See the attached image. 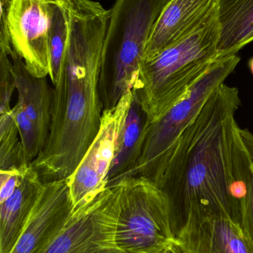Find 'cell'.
I'll list each match as a JSON object with an SVG mask.
<instances>
[{
    "instance_id": "19",
    "label": "cell",
    "mask_w": 253,
    "mask_h": 253,
    "mask_svg": "<svg viewBox=\"0 0 253 253\" xmlns=\"http://www.w3.org/2000/svg\"><path fill=\"white\" fill-rule=\"evenodd\" d=\"M235 170L239 180L241 225L253 246V162L247 152L238 155Z\"/></svg>"
},
{
    "instance_id": "16",
    "label": "cell",
    "mask_w": 253,
    "mask_h": 253,
    "mask_svg": "<svg viewBox=\"0 0 253 253\" xmlns=\"http://www.w3.org/2000/svg\"><path fill=\"white\" fill-rule=\"evenodd\" d=\"M149 123L147 116L134 95L124 126L117 141L115 155L108 175V187L126 178L136 165L142 151L144 135Z\"/></svg>"
},
{
    "instance_id": "17",
    "label": "cell",
    "mask_w": 253,
    "mask_h": 253,
    "mask_svg": "<svg viewBox=\"0 0 253 253\" xmlns=\"http://www.w3.org/2000/svg\"><path fill=\"white\" fill-rule=\"evenodd\" d=\"M14 86H0V169L18 168L25 165L23 148L10 107Z\"/></svg>"
},
{
    "instance_id": "8",
    "label": "cell",
    "mask_w": 253,
    "mask_h": 253,
    "mask_svg": "<svg viewBox=\"0 0 253 253\" xmlns=\"http://www.w3.org/2000/svg\"><path fill=\"white\" fill-rule=\"evenodd\" d=\"M118 212L114 184L74 211L62 231L43 253H129L116 241Z\"/></svg>"
},
{
    "instance_id": "5",
    "label": "cell",
    "mask_w": 253,
    "mask_h": 253,
    "mask_svg": "<svg viewBox=\"0 0 253 253\" xmlns=\"http://www.w3.org/2000/svg\"><path fill=\"white\" fill-rule=\"evenodd\" d=\"M170 0H116L105 42L106 68H112L110 103L133 90L149 39Z\"/></svg>"
},
{
    "instance_id": "18",
    "label": "cell",
    "mask_w": 253,
    "mask_h": 253,
    "mask_svg": "<svg viewBox=\"0 0 253 253\" xmlns=\"http://www.w3.org/2000/svg\"><path fill=\"white\" fill-rule=\"evenodd\" d=\"M69 19L67 0H54L51 4L49 30V79L54 87L58 82L68 42Z\"/></svg>"
},
{
    "instance_id": "13",
    "label": "cell",
    "mask_w": 253,
    "mask_h": 253,
    "mask_svg": "<svg viewBox=\"0 0 253 253\" xmlns=\"http://www.w3.org/2000/svg\"><path fill=\"white\" fill-rule=\"evenodd\" d=\"M175 239L187 253H253L240 223L229 218L205 220Z\"/></svg>"
},
{
    "instance_id": "1",
    "label": "cell",
    "mask_w": 253,
    "mask_h": 253,
    "mask_svg": "<svg viewBox=\"0 0 253 253\" xmlns=\"http://www.w3.org/2000/svg\"><path fill=\"white\" fill-rule=\"evenodd\" d=\"M241 105L239 89L223 83L174 149L158 187L169 201L175 239L210 218L240 223V201L233 190V147Z\"/></svg>"
},
{
    "instance_id": "2",
    "label": "cell",
    "mask_w": 253,
    "mask_h": 253,
    "mask_svg": "<svg viewBox=\"0 0 253 253\" xmlns=\"http://www.w3.org/2000/svg\"><path fill=\"white\" fill-rule=\"evenodd\" d=\"M68 42L53 87L52 120L44 148L31 163L44 182L66 180L98 135L101 78L111 10L93 0H67Z\"/></svg>"
},
{
    "instance_id": "11",
    "label": "cell",
    "mask_w": 253,
    "mask_h": 253,
    "mask_svg": "<svg viewBox=\"0 0 253 253\" xmlns=\"http://www.w3.org/2000/svg\"><path fill=\"white\" fill-rule=\"evenodd\" d=\"M216 9L217 0H170L156 22L143 61L197 29Z\"/></svg>"
},
{
    "instance_id": "23",
    "label": "cell",
    "mask_w": 253,
    "mask_h": 253,
    "mask_svg": "<svg viewBox=\"0 0 253 253\" xmlns=\"http://www.w3.org/2000/svg\"><path fill=\"white\" fill-rule=\"evenodd\" d=\"M181 253H187V252H186L185 251H181Z\"/></svg>"
},
{
    "instance_id": "20",
    "label": "cell",
    "mask_w": 253,
    "mask_h": 253,
    "mask_svg": "<svg viewBox=\"0 0 253 253\" xmlns=\"http://www.w3.org/2000/svg\"><path fill=\"white\" fill-rule=\"evenodd\" d=\"M13 118L19 131V138L23 148L24 156L27 164H31L43 150L38 132L28 114L19 102L12 108Z\"/></svg>"
},
{
    "instance_id": "12",
    "label": "cell",
    "mask_w": 253,
    "mask_h": 253,
    "mask_svg": "<svg viewBox=\"0 0 253 253\" xmlns=\"http://www.w3.org/2000/svg\"><path fill=\"white\" fill-rule=\"evenodd\" d=\"M44 187L37 169L25 165L17 187L0 202V253H10L20 237Z\"/></svg>"
},
{
    "instance_id": "22",
    "label": "cell",
    "mask_w": 253,
    "mask_h": 253,
    "mask_svg": "<svg viewBox=\"0 0 253 253\" xmlns=\"http://www.w3.org/2000/svg\"><path fill=\"white\" fill-rule=\"evenodd\" d=\"M248 65H249V68L250 70H251V74H252V75L253 76V57L250 59Z\"/></svg>"
},
{
    "instance_id": "9",
    "label": "cell",
    "mask_w": 253,
    "mask_h": 253,
    "mask_svg": "<svg viewBox=\"0 0 253 253\" xmlns=\"http://www.w3.org/2000/svg\"><path fill=\"white\" fill-rule=\"evenodd\" d=\"M54 0H11L7 26L12 47L33 75H49V30Z\"/></svg>"
},
{
    "instance_id": "10",
    "label": "cell",
    "mask_w": 253,
    "mask_h": 253,
    "mask_svg": "<svg viewBox=\"0 0 253 253\" xmlns=\"http://www.w3.org/2000/svg\"><path fill=\"white\" fill-rule=\"evenodd\" d=\"M74 212L66 180L44 182L41 194L10 253H43Z\"/></svg>"
},
{
    "instance_id": "6",
    "label": "cell",
    "mask_w": 253,
    "mask_h": 253,
    "mask_svg": "<svg viewBox=\"0 0 253 253\" xmlns=\"http://www.w3.org/2000/svg\"><path fill=\"white\" fill-rule=\"evenodd\" d=\"M114 185L118 197V246L129 253H159L170 246L175 238L164 191L142 176L126 177Z\"/></svg>"
},
{
    "instance_id": "15",
    "label": "cell",
    "mask_w": 253,
    "mask_h": 253,
    "mask_svg": "<svg viewBox=\"0 0 253 253\" xmlns=\"http://www.w3.org/2000/svg\"><path fill=\"white\" fill-rule=\"evenodd\" d=\"M217 17L218 59L237 54L253 42V0H217Z\"/></svg>"
},
{
    "instance_id": "14",
    "label": "cell",
    "mask_w": 253,
    "mask_h": 253,
    "mask_svg": "<svg viewBox=\"0 0 253 253\" xmlns=\"http://www.w3.org/2000/svg\"><path fill=\"white\" fill-rule=\"evenodd\" d=\"M10 57L17 102L34 123L45 147L51 126L53 89L49 85L47 77L40 78L31 74L14 50Z\"/></svg>"
},
{
    "instance_id": "7",
    "label": "cell",
    "mask_w": 253,
    "mask_h": 253,
    "mask_svg": "<svg viewBox=\"0 0 253 253\" xmlns=\"http://www.w3.org/2000/svg\"><path fill=\"white\" fill-rule=\"evenodd\" d=\"M134 99L133 90L103 111L98 135L74 172L67 178L74 211L92 202L108 187L120 132Z\"/></svg>"
},
{
    "instance_id": "4",
    "label": "cell",
    "mask_w": 253,
    "mask_h": 253,
    "mask_svg": "<svg viewBox=\"0 0 253 253\" xmlns=\"http://www.w3.org/2000/svg\"><path fill=\"white\" fill-rule=\"evenodd\" d=\"M240 61L237 54L217 61L184 98L158 120L149 123L141 156L126 177H145L160 185L180 137L214 90L234 72Z\"/></svg>"
},
{
    "instance_id": "3",
    "label": "cell",
    "mask_w": 253,
    "mask_h": 253,
    "mask_svg": "<svg viewBox=\"0 0 253 253\" xmlns=\"http://www.w3.org/2000/svg\"><path fill=\"white\" fill-rule=\"evenodd\" d=\"M219 34L216 9L197 29L141 62L133 91L149 123L166 114L219 60Z\"/></svg>"
},
{
    "instance_id": "21",
    "label": "cell",
    "mask_w": 253,
    "mask_h": 253,
    "mask_svg": "<svg viewBox=\"0 0 253 253\" xmlns=\"http://www.w3.org/2000/svg\"><path fill=\"white\" fill-rule=\"evenodd\" d=\"M239 134L253 162V133L247 128L239 127Z\"/></svg>"
}]
</instances>
